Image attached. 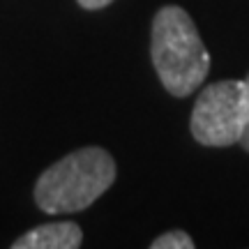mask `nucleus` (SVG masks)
Returning <instances> with one entry per match:
<instances>
[{
	"label": "nucleus",
	"mask_w": 249,
	"mask_h": 249,
	"mask_svg": "<svg viewBox=\"0 0 249 249\" xmlns=\"http://www.w3.org/2000/svg\"><path fill=\"white\" fill-rule=\"evenodd\" d=\"M150 55L161 86L173 97L201 88L210 71V55L192 17L178 5H166L152 21Z\"/></svg>",
	"instance_id": "obj_1"
},
{
	"label": "nucleus",
	"mask_w": 249,
	"mask_h": 249,
	"mask_svg": "<svg viewBox=\"0 0 249 249\" xmlns=\"http://www.w3.org/2000/svg\"><path fill=\"white\" fill-rule=\"evenodd\" d=\"M116 180V161L104 148L90 145L65 155L35 182V203L46 214L86 210Z\"/></svg>",
	"instance_id": "obj_2"
},
{
	"label": "nucleus",
	"mask_w": 249,
	"mask_h": 249,
	"mask_svg": "<svg viewBox=\"0 0 249 249\" xmlns=\"http://www.w3.org/2000/svg\"><path fill=\"white\" fill-rule=\"evenodd\" d=\"M249 124L247 79H229L210 83L196 97L192 111V136L208 148H226L240 143Z\"/></svg>",
	"instance_id": "obj_3"
},
{
	"label": "nucleus",
	"mask_w": 249,
	"mask_h": 249,
	"mask_svg": "<svg viewBox=\"0 0 249 249\" xmlns=\"http://www.w3.org/2000/svg\"><path fill=\"white\" fill-rule=\"evenodd\" d=\"M83 242V231L74 222H51L23 233L12 242V249H76Z\"/></svg>",
	"instance_id": "obj_4"
},
{
	"label": "nucleus",
	"mask_w": 249,
	"mask_h": 249,
	"mask_svg": "<svg viewBox=\"0 0 249 249\" xmlns=\"http://www.w3.org/2000/svg\"><path fill=\"white\" fill-rule=\"evenodd\" d=\"M150 249H194V240L185 231H166L150 242Z\"/></svg>",
	"instance_id": "obj_5"
},
{
	"label": "nucleus",
	"mask_w": 249,
	"mask_h": 249,
	"mask_svg": "<svg viewBox=\"0 0 249 249\" xmlns=\"http://www.w3.org/2000/svg\"><path fill=\"white\" fill-rule=\"evenodd\" d=\"M113 0H79V5L83 9H102L107 7V5H111Z\"/></svg>",
	"instance_id": "obj_6"
},
{
	"label": "nucleus",
	"mask_w": 249,
	"mask_h": 249,
	"mask_svg": "<svg viewBox=\"0 0 249 249\" xmlns=\"http://www.w3.org/2000/svg\"><path fill=\"white\" fill-rule=\"evenodd\" d=\"M247 83H249V74H247ZM240 145H242V148H245V150L249 152V124H247V129H245V134H242Z\"/></svg>",
	"instance_id": "obj_7"
}]
</instances>
